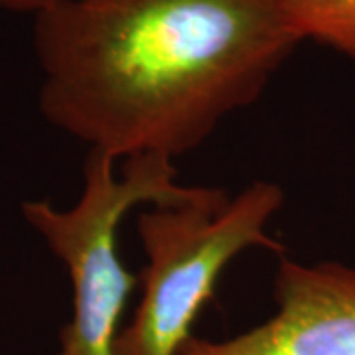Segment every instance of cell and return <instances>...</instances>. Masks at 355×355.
Listing matches in <instances>:
<instances>
[{"label":"cell","instance_id":"obj_1","mask_svg":"<svg viewBox=\"0 0 355 355\" xmlns=\"http://www.w3.org/2000/svg\"><path fill=\"white\" fill-rule=\"evenodd\" d=\"M306 42L291 0H62L34 16L40 111L114 160H176Z\"/></svg>","mask_w":355,"mask_h":355},{"label":"cell","instance_id":"obj_2","mask_svg":"<svg viewBox=\"0 0 355 355\" xmlns=\"http://www.w3.org/2000/svg\"><path fill=\"white\" fill-rule=\"evenodd\" d=\"M282 203L280 186L257 180L235 198L193 186L186 200L142 209L137 217L146 254L142 294L121 330L116 355H178L231 261L254 247L282 251L266 233Z\"/></svg>","mask_w":355,"mask_h":355},{"label":"cell","instance_id":"obj_3","mask_svg":"<svg viewBox=\"0 0 355 355\" xmlns=\"http://www.w3.org/2000/svg\"><path fill=\"white\" fill-rule=\"evenodd\" d=\"M111 156L89 150L83 191L60 209L48 200L22 203L26 223L67 268L71 316L53 355H116L123 314L137 277L119 254V227L135 207L186 200L193 186L178 182L174 160L135 156L116 174Z\"/></svg>","mask_w":355,"mask_h":355},{"label":"cell","instance_id":"obj_4","mask_svg":"<svg viewBox=\"0 0 355 355\" xmlns=\"http://www.w3.org/2000/svg\"><path fill=\"white\" fill-rule=\"evenodd\" d=\"M277 312L227 340L191 336L178 355H355V268L280 257Z\"/></svg>","mask_w":355,"mask_h":355},{"label":"cell","instance_id":"obj_5","mask_svg":"<svg viewBox=\"0 0 355 355\" xmlns=\"http://www.w3.org/2000/svg\"><path fill=\"white\" fill-rule=\"evenodd\" d=\"M291 4L306 40L355 64V0H291Z\"/></svg>","mask_w":355,"mask_h":355},{"label":"cell","instance_id":"obj_6","mask_svg":"<svg viewBox=\"0 0 355 355\" xmlns=\"http://www.w3.org/2000/svg\"><path fill=\"white\" fill-rule=\"evenodd\" d=\"M58 2H62V0H0V8L12 10V12H30L36 16V14L51 8Z\"/></svg>","mask_w":355,"mask_h":355}]
</instances>
